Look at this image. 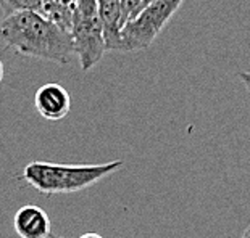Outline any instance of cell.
I'll return each mask as SVG.
<instances>
[{
  "label": "cell",
  "mask_w": 250,
  "mask_h": 238,
  "mask_svg": "<svg viewBox=\"0 0 250 238\" xmlns=\"http://www.w3.org/2000/svg\"><path fill=\"white\" fill-rule=\"evenodd\" d=\"M97 12L104 28L105 49L107 52H123L120 0H97Z\"/></svg>",
  "instance_id": "7"
},
{
  "label": "cell",
  "mask_w": 250,
  "mask_h": 238,
  "mask_svg": "<svg viewBox=\"0 0 250 238\" xmlns=\"http://www.w3.org/2000/svg\"><path fill=\"white\" fill-rule=\"evenodd\" d=\"M70 34L73 39V52L79 58L81 70L89 71L107 52L104 28L97 12V0H76Z\"/></svg>",
  "instance_id": "3"
},
{
  "label": "cell",
  "mask_w": 250,
  "mask_h": 238,
  "mask_svg": "<svg viewBox=\"0 0 250 238\" xmlns=\"http://www.w3.org/2000/svg\"><path fill=\"white\" fill-rule=\"evenodd\" d=\"M42 2L44 0H0V8L3 10L5 17L13 12H21V10H33V12L41 13Z\"/></svg>",
  "instance_id": "8"
},
{
  "label": "cell",
  "mask_w": 250,
  "mask_h": 238,
  "mask_svg": "<svg viewBox=\"0 0 250 238\" xmlns=\"http://www.w3.org/2000/svg\"><path fill=\"white\" fill-rule=\"evenodd\" d=\"M184 0H153L121 28L123 52H141L152 45Z\"/></svg>",
  "instance_id": "4"
},
{
  "label": "cell",
  "mask_w": 250,
  "mask_h": 238,
  "mask_svg": "<svg viewBox=\"0 0 250 238\" xmlns=\"http://www.w3.org/2000/svg\"><path fill=\"white\" fill-rule=\"evenodd\" d=\"M242 238H250V225L246 229V232L242 234Z\"/></svg>",
  "instance_id": "13"
},
{
  "label": "cell",
  "mask_w": 250,
  "mask_h": 238,
  "mask_svg": "<svg viewBox=\"0 0 250 238\" xmlns=\"http://www.w3.org/2000/svg\"><path fill=\"white\" fill-rule=\"evenodd\" d=\"M3 81V63L0 61V84Z\"/></svg>",
  "instance_id": "12"
},
{
  "label": "cell",
  "mask_w": 250,
  "mask_h": 238,
  "mask_svg": "<svg viewBox=\"0 0 250 238\" xmlns=\"http://www.w3.org/2000/svg\"><path fill=\"white\" fill-rule=\"evenodd\" d=\"M125 163L110 161L104 165H57L34 161L23 169V177L31 187L44 195L74 193L92 187L100 179L116 172Z\"/></svg>",
  "instance_id": "2"
},
{
  "label": "cell",
  "mask_w": 250,
  "mask_h": 238,
  "mask_svg": "<svg viewBox=\"0 0 250 238\" xmlns=\"http://www.w3.org/2000/svg\"><path fill=\"white\" fill-rule=\"evenodd\" d=\"M239 77H241V81L244 82V86L247 87V91L250 93V73H239Z\"/></svg>",
  "instance_id": "10"
},
{
  "label": "cell",
  "mask_w": 250,
  "mask_h": 238,
  "mask_svg": "<svg viewBox=\"0 0 250 238\" xmlns=\"http://www.w3.org/2000/svg\"><path fill=\"white\" fill-rule=\"evenodd\" d=\"M0 42L24 56L66 65L73 52L70 31L33 10H21L0 19Z\"/></svg>",
  "instance_id": "1"
},
{
  "label": "cell",
  "mask_w": 250,
  "mask_h": 238,
  "mask_svg": "<svg viewBox=\"0 0 250 238\" xmlns=\"http://www.w3.org/2000/svg\"><path fill=\"white\" fill-rule=\"evenodd\" d=\"M13 227L20 238L52 237V222L49 214L36 204L21 206L13 218Z\"/></svg>",
  "instance_id": "6"
},
{
  "label": "cell",
  "mask_w": 250,
  "mask_h": 238,
  "mask_svg": "<svg viewBox=\"0 0 250 238\" xmlns=\"http://www.w3.org/2000/svg\"><path fill=\"white\" fill-rule=\"evenodd\" d=\"M144 0H120L121 5V28L125 26L126 21L134 18L137 13L141 12Z\"/></svg>",
  "instance_id": "9"
},
{
  "label": "cell",
  "mask_w": 250,
  "mask_h": 238,
  "mask_svg": "<svg viewBox=\"0 0 250 238\" xmlns=\"http://www.w3.org/2000/svg\"><path fill=\"white\" fill-rule=\"evenodd\" d=\"M36 110L44 119L60 121L70 113L71 98L70 93L60 84H45L37 89L34 97Z\"/></svg>",
  "instance_id": "5"
},
{
  "label": "cell",
  "mask_w": 250,
  "mask_h": 238,
  "mask_svg": "<svg viewBox=\"0 0 250 238\" xmlns=\"http://www.w3.org/2000/svg\"><path fill=\"white\" fill-rule=\"evenodd\" d=\"M52 238H62V237H58V235H54V237H52Z\"/></svg>",
  "instance_id": "14"
},
{
  "label": "cell",
  "mask_w": 250,
  "mask_h": 238,
  "mask_svg": "<svg viewBox=\"0 0 250 238\" xmlns=\"http://www.w3.org/2000/svg\"><path fill=\"white\" fill-rule=\"evenodd\" d=\"M79 238H104V237H102V235H99V234H94V232H87V234L81 235Z\"/></svg>",
  "instance_id": "11"
}]
</instances>
